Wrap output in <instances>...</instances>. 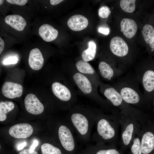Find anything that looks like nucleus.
<instances>
[{
    "label": "nucleus",
    "instance_id": "f257e3e1",
    "mask_svg": "<svg viewBox=\"0 0 154 154\" xmlns=\"http://www.w3.org/2000/svg\"><path fill=\"white\" fill-rule=\"evenodd\" d=\"M69 110L70 124L78 139L83 141H88L95 122L96 111L84 106L75 105Z\"/></svg>",
    "mask_w": 154,
    "mask_h": 154
},
{
    "label": "nucleus",
    "instance_id": "f03ea898",
    "mask_svg": "<svg viewBox=\"0 0 154 154\" xmlns=\"http://www.w3.org/2000/svg\"><path fill=\"white\" fill-rule=\"evenodd\" d=\"M70 81L83 96L94 100L103 105L106 102L99 94L98 88L87 76L80 73L74 66L68 70Z\"/></svg>",
    "mask_w": 154,
    "mask_h": 154
},
{
    "label": "nucleus",
    "instance_id": "7ed1b4c3",
    "mask_svg": "<svg viewBox=\"0 0 154 154\" xmlns=\"http://www.w3.org/2000/svg\"><path fill=\"white\" fill-rule=\"evenodd\" d=\"M139 83L135 75L124 77L112 85L119 92L125 102L136 104L142 99L145 100L143 94L140 90Z\"/></svg>",
    "mask_w": 154,
    "mask_h": 154
},
{
    "label": "nucleus",
    "instance_id": "20e7f679",
    "mask_svg": "<svg viewBox=\"0 0 154 154\" xmlns=\"http://www.w3.org/2000/svg\"><path fill=\"white\" fill-rule=\"evenodd\" d=\"M135 76L143 88L145 100L149 101L154 95V63L135 70Z\"/></svg>",
    "mask_w": 154,
    "mask_h": 154
},
{
    "label": "nucleus",
    "instance_id": "39448f33",
    "mask_svg": "<svg viewBox=\"0 0 154 154\" xmlns=\"http://www.w3.org/2000/svg\"><path fill=\"white\" fill-rule=\"evenodd\" d=\"M74 132L69 124L62 125L58 130V136L60 144L68 154H75L77 143Z\"/></svg>",
    "mask_w": 154,
    "mask_h": 154
},
{
    "label": "nucleus",
    "instance_id": "423d86ee",
    "mask_svg": "<svg viewBox=\"0 0 154 154\" xmlns=\"http://www.w3.org/2000/svg\"><path fill=\"white\" fill-rule=\"evenodd\" d=\"M98 70L100 78L104 80L110 82L120 76L125 70L110 64L105 61L102 60L99 63Z\"/></svg>",
    "mask_w": 154,
    "mask_h": 154
},
{
    "label": "nucleus",
    "instance_id": "0eeeda50",
    "mask_svg": "<svg viewBox=\"0 0 154 154\" xmlns=\"http://www.w3.org/2000/svg\"><path fill=\"white\" fill-rule=\"evenodd\" d=\"M99 87L101 93L114 106L119 107L123 105L124 103H126L123 100L119 92L112 85L100 80Z\"/></svg>",
    "mask_w": 154,
    "mask_h": 154
},
{
    "label": "nucleus",
    "instance_id": "6e6552de",
    "mask_svg": "<svg viewBox=\"0 0 154 154\" xmlns=\"http://www.w3.org/2000/svg\"><path fill=\"white\" fill-rule=\"evenodd\" d=\"M74 67L80 73L88 77L98 88L100 80L98 73L92 66L88 62L82 59L76 62Z\"/></svg>",
    "mask_w": 154,
    "mask_h": 154
},
{
    "label": "nucleus",
    "instance_id": "1a4fd4ad",
    "mask_svg": "<svg viewBox=\"0 0 154 154\" xmlns=\"http://www.w3.org/2000/svg\"><path fill=\"white\" fill-rule=\"evenodd\" d=\"M95 115L94 120L96 123L97 135L106 140L113 138L115 136V131L110 122L104 118L98 119Z\"/></svg>",
    "mask_w": 154,
    "mask_h": 154
},
{
    "label": "nucleus",
    "instance_id": "9d476101",
    "mask_svg": "<svg viewBox=\"0 0 154 154\" xmlns=\"http://www.w3.org/2000/svg\"><path fill=\"white\" fill-rule=\"evenodd\" d=\"M32 126L27 123H22L15 125L9 130V135L17 139L26 138L30 137L33 132Z\"/></svg>",
    "mask_w": 154,
    "mask_h": 154
},
{
    "label": "nucleus",
    "instance_id": "9b49d317",
    "mask_svg": "<svg viewBox=\"0 0 154 154\" xmlns=\"http://www.w3.org/2000/svg\"><path fill=\"white\" fill-rule=\"evenodd\" d=\"M24 103L26 110L31 114L39 115L44 111L43 105L34 94H27L25 98Z\"/></svg>",
    "mask_w": 154,
    "mask_h": 154
},
{
    "label": "nucleus",
    "instance_id": "f8f14e48",
    "mask_svg": "<svg viewBox=\"0 0 154 154\" xmlns=\"http://www.w3.org/2000/svg\"><path fill=\"white\" fill-rule=\"evenodd\" d=\"M110 48L112 53L119 57L126 56L128 53L129 48L124 40L121 37H115L111 40Z\"/></svg>",
    "mask_w": 154,
    "mask_h": 154
},
{
    "label": "nucleus",
    "instance_id": "ddd939ff",
    "mask_svg": "<svg viewBox=\"0 0 154 154\" xmlns=\"http://www.w3.org/2000/svg\"><path fill=\"white\" fill-rule=\"evenodd\" d=\"M23 88L20 84L12 82H6L3 84L1 92L5 97L13 99L21 96Z\"/></svg>",
    "mask_w": 154,
    "mask_h": 154
},
{
    "label": "nucleus",
    "instance_id": "4468645a",
    "mask_svg": "<svg viewBox=\"0 0 154 154\" xmlns=\"http://www.w3.org/2000/svg\"><path fill=\"white\" fill-rule=\"evenodd\" d=\"M88 24L87 19L80 15H74L70 17L67 21L68 27L74 31H80L86 28Z\"/></svg>",
    "mask_w": 154,
    "mask_h": 154
},
{
    "label": "nucleus",
    "instance_id": "2eb2a0df",
    "mask_svg": "<svg viewBox=\"0 0 154 154\" xmlns=\"http://www.w3.org/2000/svg\"><path fill=\"white\" fill-rule=\"evenodd\" d=\"M28 62L30 67L34 70H38L42 68L44 63V59L39 49L34 48L30 51Z\"/></svg>",
    "mask_w": 154,
    "mask_h": 154
},
{
    "label": "nucleus",
    "instance_id": "dca6fc26",
    "mask_svg": "<svg viewBox=\"0 0 154 154\" xmlns=\"http://www.w3.org/2000/svg\"><path fill=\"white\" fill-rule=\"evenodd\" d=\"M121 31L127 38H131L135 35L137 26L133 20L128 18L123 19L120 22Z\"/></svg>",
    "mask_w": 154,
    "mask_h": 154
},
{
    "label": "nucleus",
    "instance_id": "f3484780",
    "mask_svg": "<svg viewBox=\"0 0 154 154\" xmlns=\"http://www.w3.org/2000/svg\"><path fill=\"white\" fill-rule=\"evenodd\" d=\"M38 33L44 41L50 42L56 38L58 35V31L52 26L48 24L41 25L38 30Z\"/></svg>",
    "mask_w": 154,
    "mask_h": 154
},
{
    "label": "nucleus",
    "instance_id": "a211bd4d",
    "mask_svg": "<svg viewBox=\"0 0 154 154\" xmlns=\"http://www.w3.org/2000/svg\"><path fill=\"white\" fill-rule=\"evenodd\" d=\"M141 151L143 154H149L154 149V134L147 131L143 135L141 143Z\"/></svg>",
    "mask_w": 154,
    "mask_h": 154
},
{
    "label": "nucleus",
    "instance_id": "6ab92c4d",
    "mask_svg": "<svg viewBox=\"0 0 154 154\" xmlns=\"http://www.w3.org/2000/svg\"><path fill=\"white\" fill-rule=\"evenodd\" d=\"M5 23L15 29L19 31H23L26 25L24 18L17 15L7 16L5 19Z\"/></svg>",
    "mask_w": 154,
    "mask_h": 154
},
{
    "label": "nucleus",
    "instance_id": "aec40b11",
    "mask_svg": "<svg viewBox=\"0 0 154 154\" xmlns=\"http://www.w3.org/2000/svg\"><path fill=\"white\" fill-rule=\"evenodd\" d=\"M96 52V46L92 40L88 42V48L84 50L81 54L82 59L86 62L93 60L95 58Z\"/></svg>",
    "mask_w": 154,
    "mask_h": 154
},
{
    "label": "nucleus",
    "instance_id": "412c9836",
    "mask_svg": "<svg viewBox=\"0 0 154 154\" xmlns=\"http://www.w3.org/2000/svg\"><path fill=\"white\" fill-rule=\"evenodd\" d=\"M82 154H120L114 149H99L97 145L90 146L84 150Z\"/></svg>",
    "mask_w": 154,
    "mask_h": 154
},
{
    "label": "nucleus",
    "instance_id": "4be33fe9",
    "mask_svg": "<svg viewBox=\"0 0 154 154\" xmlns=\"http://www.w3.org/2000/svg\"><path fill=\"white\" fill-rule=\"evenodd\" d=\"M14 103L11 101L1 102L0 103V121L6 120V114L12 111L14 108Z\"/></svg>",
    "mask_w": 154,
    "mask_h": 154
},
{
    "label": "nucleus",
    "instance_id": "5701e85b",
    "mask_svg": "<svg viewBox=\"0 0 154 154\" xmlns=\"http://www.w3.org/2000/svg\"><path fill=\"white\" fill-rule=\"evenodd\" d=\"M146 42L148 44L151 43L154 40V28L152 25L146 24L143 27L142 31Z\"/></svg>",
    "mask_w": 154,
    "mask_h": 154
},
{
    "label": "nucleus",
    "instance_id": "b1692460",
    "mask_svg": "<svg viewBox=\"0 0 154 154\" xmlns=\"http://www.w3.org/2000/svg\"><path fill=\"white\" fill-rule=\"evenodd\" d=\"M41 150L42 154H62L60 148L50 143L43 144Z\"/></svg>",
    "mask_w": 154,
    "mask_h": 154
},
{
    "label": "nucleus",
    "instance_id": "393cba45",
    "mask_svg": "<svg viewBox=\"0 0 154 154\" xmlns=\"http://www.w3.org/2000/svg\"><path fill=\"white\" fill-rule=\"evenodd\" d=\"M135 0H121L120 5L121 9L124 11L128 13L133 12L135 9Z\"/></svg>",
    "mask_w": 154,
    "mask_h": 154
},
{
    "label": "nucleus",
    "instance_id": "a878e982",
    "mask_svg": "<svg viewBox=\"0 0 154 154\" xmlns=\"http://www.w3.org/2000/svg\"><path fill=\"white\" fill-rule=\"evenodd\" d=\"M134 129L132 123L129 124L126 127L122 134V138L124 144L128 145L131 139Z\"/></svg>",
    "mask_w": 154,
    "mask_h": 154
},
{
    "label": "nucleus",
    "instance_id": "bb28decb",
    "mask_svg": "<svg viewBox=\"0 0 154 154\" xmlns=\"http://www.w3.org/2000/svg\"><path fill=\"white\" fill-rule=\"evenodd\" d=\"M131 151L133 154H141V143L139 139L135 138L133 141Z\"/></svg>",
    "mask_w": 154,
    "mask_h": 154
},
{
    "label": "nucleus",
    "instance_id": "cd10ccee",
    "mask_svg": "<svg viewBox=\"0 0 154 154\" xmlns=\"http://www.w3.org/2000/svg\"><path fill=\"white\" fill-rule=\"evenodd\" d=\"M110 9L107 6H103L100 7L98 11V15L102 18H107L110 14Z\"/></svg>",
    "mask_w": 154,
    "mask_h": 154
},
{
    "label": "nucleus",
    "instance_id": "c85d7f7f",
    "mask_svg": "<svg viewBox=\"0 0 154 154\" xmlns=\"http://www.w3.org/2000/svg\"><path fill=\"white\" fill-rule=\"evenodd\" d=\"M18 61V59L16 56H12L5 58L3 61L4 65L14 64L17 63Z\"/></svg>",
    "mask_w": 154,
    "mask_h": 154
},
{
    "label": "nucleus",
    "instance_id": "c756f323",
    "mask_svg": "<svg viewBox=\"0 0 154 154\" xmlns=\"http://www.w3.org/2000/svg\"><path fill=\"white\" fill-rule=\"evenodd\" d=\"M6 1L10 3L19 5H23L27 2V0H7Z\"/></svg>",
    "mask_w": 154,
    "mask_h": 154
},
{
    "label": "nucleus",
    "instance_id": "7c9ffc66",
    "mask_svg": "<svg viewBox=\"0 0 154 154\" xmlns=\"http://www.w3.org/2000/svg\"><path fill=\"white\" fill-rule=\"evenodd\" d=\"M98 31L104 35H108L110 33V30L108 27H101L98 28Z\"/></svg>",
    "mask_w": 154,
    "mask_h": 154
},
{
    "label": "nucleus",
    "instance_id": "2f4dec72",
    "mask_svg": "<svg viewBox=\"0 0 154 154\" xmlns=\"http://www.w3.org/2000/svg\"><path fill=\"white\" fill-rule=\"evenodd\" d=\"M19 154H38L35 150H32L30 148L25 149L19 152Z\"/></svg>",
    "mask_w": 154,
    "mask_h": 154
},
{
    "label": "nucleus",
    "instance_id": "473e14b6",
    "mask_svg": "<svg viewBox=\"0 0 154 154\" xmlns=\"http://www.w3.org/2000/svg\"><path fill=\"white\" fill-rule=\"evenodd\" d=\"M27 143L26 142H23L19 143L17 145V149L18 151L22 149L27 145Z\"/></svg>",
    "mask_w": 154,
    "mask_h": 154
},
{
    "label": "nucleus",
    "instance_id": "72a5a7b5",
    "mask_svg": "<svg viewBox=\"0 0 154 154\" xmlns=\"http://www.w3.org/2000/svg\"><path fill=\"white\" fill-rule=\"evenodd\" d=\"M38 142L37 139L34 140L33 144L30 147V149L32 150H34L36 147L37 146Z\"/></svg>",
    "mask_w": 154,
    "mask_h": 154
},
{
    "label": "nucleus",
    "instance_id": "f704fd0d",
    "mask_svg": "<svg viewBox=\"0 0 154 154\" xmlns=\"http://www.w3.org/2000/svg\"><path fill=\"white\" fill-rule=\"evenodd\" d=\"M5 44L3 39L0 37V54L3 52L4 47Z\"/></svg>",
    "mask_w": 154,
    "mask_h": 154
},
{
    "label": "nucleus",
    "instance_id": "c9c22d12",
    "mask_svg": "<svg viewBox=\"0 0 154 154\" xmlns=\"http://www.w3.org/2000/svg\"><path fill=\"white\" fill-rule=\"evenodd\" d=\"M63 1V0H50V2L51 5H55L59 4Z\"/></svg>",
    "mask_w": 154,
    "mask_h": 154
},
{
    "label": "nucleus",
    "instance_id": "e433bc0d",
    "mask_svg": "<svg viewBox=\"0 0 154 154\" xmlns=\"http://www.w3.org/2000/svg\"><path fill=\"white\" fill-rule=\"evenodd\" d=\"M149 46L151 48V51L153 52L154 51V40L152 42L149 44Z\"/></svg>",
    "mask_w": 154,
    "mask_h": 154
},
{
    "label": "nucleus",
    "instance_id": "4c0bfd02",
    "mask_svg": "<svg viewBox=\"0 0 154 154\" xmlns=\"http://www.w3.org/2000/svg\"><path fill=\"white\" fill-rule=\"evenodd\" d=\"M151 100H152V101H153V106H154V95L153 96Z\"/></svg>",
    "mask_w": 154,
    "mask_h": 154
},
{
    "label": "nucleus",
    "instance_id": "58836bf2",
    "mask_svg": "<svg viewBox=\"0 0 154 154\" xmlns=\"http://www.w3.org/2000/svg\"><path fill=\"white\" fill-rule=\"evenodd\" d=\"M3 1H4L3 0H0V5H1L3 3Z\"/></svg>",
    "mask_w": 154,
    "mask_h": 154
}]
</instances>
